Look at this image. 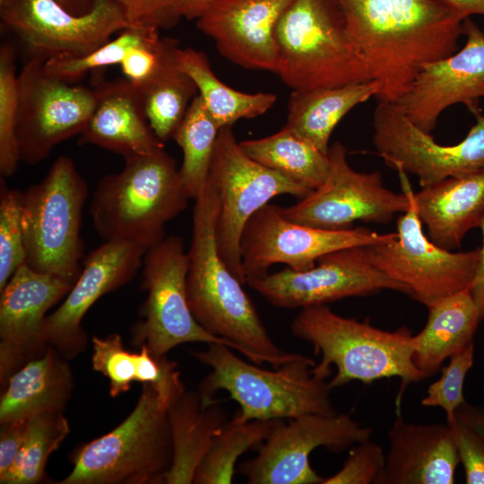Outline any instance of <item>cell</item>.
Wrapping results in <instances>:
<instances>
[{
    "label": "cell",
    "mask_w": 484,
    "mask_h": 484,
    "mask_svg": "<svg viewBox=\"0 0 484 484\" xmlns=\"http://www.w3.org/2000/svg\"><path fill=\"white\" fill-rule=\"evenodd\" d=\"M377 102L394 103L428 63L458 49L463 18L440 0H337Z\"/></svg>",
    "instance_id": "1"
},
{
    "label": "cell",
    "mask_w": 484,
    "mask_h": 484,
    "mask_svg": "<svg viewBox=\"0 0 484 484\" xmlns=\"http://www.w3.org/2000/svg\"><path fill=\"white\" fill-rule=\"evenodd\" d=\"M218 212V193L208 180L194 199L187 250L186 291L194 316L253 363H268L275 368L298 359L301 354L283 350L272 341L244 284L221 259L215 235Z\"/></svg>",
    "instance_id": "2"
},
{
    "label": "cell",
    "mask_w": 484,
    "mask_h": 484,
    "mask_svg": "<svg viewBox=\"0 0 484 484\" xmlns=\"http://www.w3.org/2000/svg\"><path fill=\"white\" fill-rule=\"evenodd\" d=\"M233 350L211 343L205 350L193 351L197 360L211 368L198 389L203 403L216 401L218 391H227L240 407L233 418L238 422L338 413L332 402V388L314 374L315 362L311 358L303 355L268 370L240 359Z\"/></svg>",
    "instance_id": "3"
},
{
    "label": "cell",
    "mask_w": 484,
    "mask_h": 484,
    "mask_svg": "<svg viewBox=\"0 0 484 484\" xmlns=\"http://www.w3.org/2000/svg\"><path fill=\"white\" fill-rule=\"evenodd\" d=\"M290 333L321 354L322 360L313 367L317 377L325 380L335 366L336 374L328 382L332 389L352 381L370 385L393 376L402 380L403 389L428 377L413 363L412 333L404 326L385 331L317 305L300 308Z\"/></svg>",
    "instance_id": "4"
},
{
    "label": "cell",
    "mask_w": 484,
    "mask_h": 484,
    "mask_svg": "<svg viewBox=\"0 0 484 484\" xmlns=\"http://www.w3.org/2000/svg\"><path fill=\"white\" fill-rule=\"evenodd\" d=\"M189 199L175 160L163 148L126 158L121 171L104 176L90 213L103 241L127 240L149 249L165 238L166 224Z\"/></svg>",
    "instance_id": "5"
},
{
    "label": "cell",
    "mask_w": 484,
    "mask_h": 484,
    "mask_svg": "<svg viewBox=\"0 0 484 484\" xmlns=\"http://www.w3.org/2000/svg\"><path fill=\"white\" fill-rule=\"evenodd\" d=\"M274 39V73L292 91L372 81L337 0H293L276 25Z\"/></svg>",
    "instance_id": "6"
},
{
    "label": "cell",
    "mask_w": 484,
    "mask_h": 484,
    "mask_svg": "<svg viewBox=\"0 0 484 484\" xmlns=\"http://www.w3.org/2000/svg\"><path fill=\"white\" fill-rule=\"evenodd\" d=\"M59 484H160L172 465L167 407L143 384L131 413L110 432L78 447Z\"/></svg>",
    "instance_id": "7"
},
{
    "label": "cell",
    "mask_w": 484,
    "mask_h": 484,
    "mask_svg": "<svg viewBox=\"0 0 484 484\" xmlns=\"http://www.w3.org/2000/svg\"><path fill=\"white\" fill-rule=\"evenodd\" d=\"M87 183L73 160L59 156L44 177L20 193L21 224L32 270L74 283L82 268L81 235Z\"/></svg>",
    "instance_id": "8"
},
{
    "label": "cell",
    "mask_w": 484,
    "mask_h": 484,
    "mask_svg": "<svg viewBox=\"0 0 484 484\" xmlns=\"http://www.w3.org/2000/svg\"><path fill=\"white\" fill-rule=\"evenodd\" d=\"M397 171L402 191L410 197V207L397 219L395 238L366 246L370 262L407 287L410 296L426 307L470 290L479 264L480 247L453 252L433 243L423 232L407 174Z\"/></svg>",
    "instance_id": "9"
},
{
    "label": "cell",
    "mask_w": 484,
    "mask_h": 484,
    "mask_svg": "<svg viewBox=\"0 0 484 484\" xmlns=\"http://www.w3.org/2000/svg\"><path fill=\"white\" fill-rule=\"evenodd\" d=\"M208 180L219 197L215 228L219 254L230 272L246 284L240 238L248 220L277 195L301 199L313 190L250 158L236 140L231 126L219 131Z\"/></svg>",
    "instance_id": "10"
},
{
    "label": "cell",
    "mask_w": 484,
    "mask_h": 484,
    "mask_svg": "<svg viewBox=\"0 0 484 484\" xmlns=\"http://www.w3.org/2000/svg\"><path fill=\"white\" fill-rule=\"evenodd\" d=\"M143 288L147 298L142 320L132 327L135 346H147L157 355L187 342L222 344L227 341L206 331L194 316L187 298V251L184 240L169 236L150 247L143 262Z\"/></svg>",
    "instance_id": "11"
},
{
    "label": "cell",
    "mask_w": 484,
    "mask_h": 484,
    "mask_svg": "<svg viewBox=\"0 0 484 484\" xmlns=\"http://www.w3.org/2000/svg\"><path fill=\"white\" fill-rule=\"evenodd\" d=\"M0 21L18 39L26 59L44 63L87 54L132 26L115 0H93L83 15L71 13L56 0H0Z\"/></svg>",
    "instance_id": "12"
},
{
    "label": "cell",
    "mask_w": 484,
    "mask_h": 484,
    "mask_svg": "<svg viewBox=\"0 0 484 484\" xmlns=\"http://www.w3.org/2000/svg\"><path fill=\"white\" fill-rule=\"evenodd\" d=\"M94 88L49 74L44 62L26 59L18 73L15 136L21 161L36 165L60 143L85 128L96 104Z\"/></svg>",
    "instance_id": "13"
},
{
    "label": "cell",
    "mask_w": 484,
    "mask_h": 484,
    "mask_svg": "<svg viewBox=\"0 0 484 484\" xmlns=\"http://www.w3.org/2000/svg\"><path fill=\"white\" fill-rule=\"evenodd\" d=\"M326 178L309 194L288 207H281L288 219L314 228L346 229L356 221L386 224L410 207L404 191L396 193L384 186L379 171L358 172L347 160V149L340 142L328 150Z\"/></svg>",
    "instance_id": "14"
},
{
    "label": "cell",
    "mask_w": 484,
    "mask_h": 484,
    "mask_svg": "<svg viewBox=\"0 0 484 484\" xmlns=\"http://www.w3.org/2000/svg\"><path fill=\"white\" fill-rule=\"evenodd\" d=\"M396 236V232L379 234L365 227L338 230L314 228L288 219L281 206L267 203L248 220L242 232V269L246 282L266 275L276 264L307 271L325 254L387 241Z\"/></svg>",
    "instance_id": "15"
},
{
    "label": "cell",
    "mask_w": 484,
    "mask_h": 484,
    "mask_svg": "<svg viewBox=\"0 0 484 484\" xmlns=\"http://www.w3.org/2000/svg\"><path fill=\"white\" fill-rule=\"evenodd\" d=\"M372 433L347 413L305 414L289 423L279 419L240 472L249 484H322L324 478L311 467L310 454L320 446L340 453L370 439Z\"/></svg>",
    "instance_id": "16"
},
{
    "label": "cell",
    "mask_w": 484,
    "mask_h": 484,
    "mask_svg": "<svg viewBox=\"0 0 484 484\" xmlns=\"http://www.w3.org/2000/svg\"><path fill=\"white\" fill-rule=\"evenodd\" d=\"M271 305L286 309L326 305L350 297H365L384 290L410 296L407 287L376 268L366 246L339 249L321 256L307 271L289 267L246 282Z\"/></svg>",
    "instance_id": "17"
},
{
    "label": "cell",
    "mask_w": 484,
    "mask_h": 484,
    "mask_svg": "<svg viewBox=\"0 0 484 484\" xmlns=\"http://www.w3.org/2000/svg\"><path fill=\"white\" fill-rule=\"evenodd\" d=\"M475 117L476 124L462 142L441 145L394 103L378 102L373 115L372 143L385 164L417 176L425 187L484 169V115Z\"/></svg>",
    "instance_id": "18"
},
{
    "label": "cell",
    "mask_w": 484,
    "mask_h": 484,
    "mask_svg": "<svg viewBox=\"0 0 484 484\" xmlns=\"http://www.w3.org/2000/svg\"><path fill=\"white\" fill-rule=\"evenodd\" d=\"M462 48L421 69L394 104L419 129L431 134L439 116L455 104L476 117L484 98V32L470 18L462 22Z\"/></svg>",
    "instance_id": "19"
},
{
    "label": "cell",
    "mask_w": 484,
    "mask_h": 484,
    "mask_svg": "<svg viewBox=\"0 0 484 484\" xmlns=\"http://www.w3.org/2000/svg\"><path fill=\"white\" fill-rule=\"evenodd\" d=\"M73 284L22 264L0 290V383L45 354L47 312Z\"/></svg>",
    "instance_id": "20"
},
{
    "label": "cell",
    "mask_w": 484,
    "mask_h": 484,
    "mask_svg": "<svg viewBox=\"0 0 484 484\" xmlns=\"http://www.w3.org/2000/svg\"><path fill=\"white\" fill-rule=\"evenodd\" d=\"M148 248L127 240L104 241L83 260L81 273L65 298L48 315L47 340L66 359L83 352L86 313L105 294L128 283L143 265Z\"/></svg>",
    "instance_id": "21"
},
{
    "label": "cell",
    "mask_w": 484,
    "mask_h": 484,
    "mask_svg": "<svg viewBox=\"0 0 484 484\" xmlns=\"http://www.w3.org/2000/svg\"><path fill=\"white\" fill-rule=\"evenodd\" d=\"M293 0H219L196 27L212 38L219 52L246 69L275 73L276 25Z\"/></svg>",
    "instance_id": "22"
},
{
    "label": "cell",
    "mask_w": 484,
    "mask_h": 484,
    "mask_svg": "<svg viewBox=\"0 0 484 484\" xmlns=\"http://www.w3.org/2000/svg\"><path fill=\"white\" fill-rule=\"evenodd\" d=\"M93 88L96 104L79 136L80 145H95L124 159L164 148L150 126L139 89L125 78L99 80Z\"/></svg>",
    "instance_id": "23"
},
{
    "label": "cell",
    "mask_w": 484,
    "mask_h": 484,
    "mask_svg": "<svg viewBox=\"0 0 484 484\" xmlns=\"http://www.w3.org/2000/svg\"><path fill=\"white\" fill-rule=\"evenodd\" d=\"M383 484H453L460 463L447 424L407 422L400 410L387 432Z\"/></svg>",
    "instance_id": "24"
},
{
    "label": "cell",
    "mask_w": 484,
    "mask_h": 484,
    "mask_svg": "<svg viewBox=\"0 0 484 484\" xmlns=\"http://www.w3.org/2000/svg\"><path fill=\"white\" fill-rule=\"evenodd\" d=\"M413 201L428 238L445 249L459 248L484 219V169L422 187Z\"/></svg>",
    "instance_id": "25"
},
{
    "label": "cell",
    "mask_w": 484,
    "mask_h": 484,
    "mask_svg": "<svg viewBox=\"0 0 484 484\" xmlns=\"http://www.w3.org/2000/svg\"><path fill=\"white\" fill-rule=\"evenodd\" d=\"M67 360L49 346L44 355L12 375L2 389L0 425L64 412L73 390V376Z\"/></svg>",
    "instance_id": "26"
},
{
    "label": "cell",
    "mask_w": 484,
    "mask_h": 484,
    "mask_svg": "<svg viewBox=\"0 0 484 484\" xmlns=\"http://www.w3.org/2000/svg\"><path fill=\"white\" fill-rule=\"evenodd\" d=\"M173 444L172 465L164 477L167 484H190L228 417L218 400L203 403L197 391H185L168 407Z\"/></svg>",
    "instance_id": "27"
},
{
    "label": "cell",
    "mask_w": 484,
    "mask_h": 484,
    "mask_svg": "<svg viewBox=\"0 0 484 484\" xmlns=\"http://www.w3.org/2000/svg\"><path fill=\"white\" fill-rule=\"evenodd\" d=\"M427 308V323L412 335L411 344L413 363L430 376L446 359L473 342L481 321L470 290L441 298Z\"/></svg>",
    "instance_id": "28"
},
{
    "label": "cell",
    "mask_w": 484,
    "mask_h": 484,
    "mask_svg": "<svg viewBox=\"0 0 484 484\" xmlns=\"http://www.w3.org/2000/svg\"><path fill=\"white\" fill-rule=\"evenodd\" d=\"M377 85L373 81L338 87L292 91L286 125L327 154L331 134L357 105L375 97Z\"/></svg>",
    "instance_id": "29"
},
{
    "label": "cell",
    "mask_w": 484,
    "mask_h": 484,
    "mask_svg": "<svg viewBox=\"0 0 484 484\" xmlns=\"http://www.w3.org/2000/svg\"><path fill=\"white\" fill-rule=\"evenodd\" d=\"M177 62L194 82L206 110L220 129L264 114L277 99L272 93H246L228 86L213 73L202 51L179 48Z\"/></svg>",
    "instance_id": "30"
},
{
    "label": "cell",
    "mask_w": 484,
    "mask_h": 484,
    "mask_svg": "<svg viewBox=\"0 0 484 484\" xmlns=\"http://www.w3.org/2000/svg\"><path fill=\"white\" fill-rule=\"evenodd\" d=\"M239 144L254 160L310 190L317 188L326 178L327 154L286 125L273 134L245 140Z\"/></svg>",
    "instance_id": "31"
},
{
    "label": "cell",
    "mask_w": 484,
    "mask_h": 484,
    "mask_svg": "<svg viewBox=\"0 0 484 484\" xmlns=\"http://www.w3.org/2000/svg\"><path fill=\"white\" fill-rule=\"evenodd\" d=\"M220 128L197 94L172 138L182 150L179 174L191 199L204 189Z\"/></svg>",
    "instance_id": "32"
},
{
    "label": "cell",
    "mask_w": 484,
    "mask_h": 484,
    "mask_svg": "<svg viewBox=\"0 0 484 484\" xmlns=\"http://www.w3.org/2000/svg\"><path fill=\"white\" fill-rule=\"evenodd\" d=\"M140 91L150 126L162 143L172 138L198 94L193 80L178 66L177 56Z\"/></svg>",
    "instance_id": "33"
},
{
    "label": "cell",
    "mask_w": 484,
    "mask_h": 484,
    "mask_svg": "<svg viewBox=\"0 0 484 484\" xmlns=\"http://www.w3.org/2000/svg\"><path fill=\"white\" fill-rule=\"evenodd\" d=\"M279 419L228 421L198 466L193 483L229 484L238 457L269 436Z\"/></svg>",
    "instance_id": "34"
},
{
    "label": "cell",
    "mask_w": 484,
    "mask_h": 484,
    "mask_svg": "<svg viewBox=\"0 0 484 484\" xmlns=\"http://www.w3.org/2000/svg\"><path fill=\"white\" fill-rule=\"evenodd\" d=\"M70 432L64 412L44 413L27 421L22 447L1 484H36L46 479L48 457Z\"/></svg>",
    "instance_id": "35"
},
{
    "label": "cell",
    "mask_w": 484,
    "mask_h": 484,
    "mask_svg": "<svg viewBox=\"0 0 484 484\" xmlns=\"http://www.w3.org/2000/svg\"><path fill=\"white\" fill-rule=\"evenodd\" d=\"M159 30L153 27L131 26L121 30L117 38L84 55H65L44 63L46 71L65 82L74 83L88 72L109 65H120L133 48L157 37Z\"/></svg>",
    "instance_id": "36"
},
{
    "label": "cell",
    "mask_w": 484,
    "mask_h": 484,
    "mask_svg": "<svg viewBox=\"0 0 484 484\" xmlns=\"http://www.w3.org/2000/svg\"><path fill=\"white\" fill-rule=\"evenodd\" d=\"M15 50L11 44L0 47V174L13 176L21 161L15 127L18 114V73Z\"/></svg>",
    "instance_id": "37"
},
{
    "label": "cell",
    "mask_w": 484,
    "mask_h": 484,
    "mask_svg": "<svg viewBox=\"0 0 484 484\" xmlns=\"http://www.w3.org/2000/svg\"><path fill=\"white\" fill-rule=\"evenodd\" d=\"M20 193L7 187L4 178H0V290L26 261Z\"/></svg>",
    "instance_id": "38"
},
{
    "label": "cell",
    "mask_w": 484,
    "mask_h": 484,
    "mask_svg": "<svg viewBox=\"0 0 484 484\" xmlns=\"http://www.w3.org/2000/svg\"><path fill=\"white\" fill-rule=\"evenodd\" d=\"M93 370L109 381V394L115 398L126 393L136 382V353L125 349L118 333L91 338Z\"/></svg>",
    "instance_id": "39"
},
{
    "label": "cell",
    "mask_w": 484,
    "mask_h": 484,
    "mask_svg": "<svg viewBox=\"0 0 484 484\" xmlns=\"http://www.w3.org/2000/svg\"><path fill=\"white\" fill-rule=\"evenodd\" d=\"M474 354L475 346L474 342H471L452 355L448 365L441 367V376L428 386L427 395L421 400L423 406L439 407L445 411L446 422L454 419L457 409L466 402L463 385L473 366Z\"/></svg>",
    "instance_id": "40"
},
{
    "label": "cell",
    "mask_w": 484,
    "mask_h": 484,
    "mask_svg": "<svg viewBox=\"0 0 484 484\" xmlns=\"http://www.w3.org/2000/svg\"><path fill=\"white\" fill-rule=\"evenodd\" d=\"M178 49V42L176 39L159 36L133 48L119 65L125 78L141 90L177 56Z\"/></svg>",
    "instance_id": "41"
},
{
    "label": "cell",
    "mask_w": 484,
    "mask_h": 484,
    "mask_svg": "<svg viewBox=\"0 0 484 484\" xmlns=\"http://www.w3.org/2000/svg\"><path fill=\"white\" fill-rule=\"evenodd\" d=\"M385 467L383 447L367 439L357 444L342 467L322 484H383Z\"/></svg>",
    "instance_id": "42"
},
{
    "label": "cell",
    "mask_w": 484,
    "mask_h": 484,
    "mask_svg": "<svg viewBox=\"0 0 484 484\" xmlns=\"http://www.w3.org/2000/svg\"><path fill=\"white\" fill-rule=\"evenodd\" d=\"M136 382L151 385L166 407L186 391L177 363L145 345L136 353Z\"/></svg>",
    "instance_id": "43"
},
{
    "label": "cell",
    "mask_w": 484,
    "mask_h": 484,
    "mask_svg": "<svg viewBox=\"0 0 484 484\" xmlns=\"http://www.w3.org/2000/svg\"><path fill=\"white\" fill-rule=\"evenodd\" d=\"M132 26L169 29L182 16L180 0H115Z\"/></svg>",
    "instance_id": "44"
},
{
    "label": "cell",
    "mask_w": 484,
    "mask_h": 484,
    "mask_svg": "<svg viewBox=\"0 0 484 484\" xmlns=\"http://www.w3.org/2000/svg\"><path fill=\"white\" fill-rule=\"evenodd\" d=\"M448 425L467 484H484V437L464 422L454 419Z\"/></svg>",
    "instance_id": "45"
},
{
    "label": "cell",
    "mask_w": 484,
    "mask_h": 484,
    "mask_svg": "<svg viewBox=\"0 0 484 484\" xmlns=\"http://www.w3.org/2000/svg\"><path fill=\"white\" fill-rule=\"evenodd\" d=\"M27 421L1 425L0 479L13 467L25 439Z\"/></svg>",
    "instance_id": "46"
},
{
    "label": "cell",
    "mask_w": 484,
    "mask_h": 484,
    "mask_svg": "<svg viewBox=\"0 0 484 484\" xmlns=\"http://www.w3.org/2000/svg\"><path fill=\"white\" fill-rule=\"evenodd\" d=\"M479 228L482 232V245L480 246L479 264L470 292L476 303L482 322L484 321V219Z\"/></svg>",
    "instance_id": "47"
},
{
    "label": "cell",
    "mask_w": 484,
    "mask_h": 484,
    "mask_svg": "<svg viewBox=\"0 0 484 484\" xmlns=\"http://www.w3.org/2000/svg\"><path fill=\"white\" fill-rule=\"evenodd\" d=\"M455 417L484 437V407L471 404L466 401L457 409Z\"/></svg>",
    "instance_id": "48"
},
{
    "label": "cell",
    "mask_w": 484,
    "mask_h": 484,
    "mask_svg": "<svg viewBox=\"0 0 484 484\" xmlns=\"http://www.w3.org/2000/svg\"><path fill=\"white\" fill-rule=\"evenodd\" d=\"M463 19L473 14L484 15V0H440Z\"/></svg>",
    "instance_id": "49"
},
{
    "label": "cell",
    "mask_w": 484,
    "mask_h": 484,
    "mask_svg": "<svg viewBox=\"0 0 484 484\" xmlns=\"http://www.w3.org/2000/svg\"><path fill=\"white\" fill-rule=\"evenodd\" d=\"M217 1L219 0H180L182 16L187 20H196Z\"/></svg>",
    "instance_id": "50"
},
{
    "label": "cell",
    "mask_w": 484,
    "mask_h": 484,
    "mask_svg": "<svg viewBox=\"0 0 484 484\" xmlns=\"http://www.w3.org/2000/svg\"><path fill=\"white\" fill-rule=\"evenodd\" d=\"M65 9L74 15H83L93 6V0H56Z\"/></svg>",
    "instance_id": "51"
}]
</instances>
